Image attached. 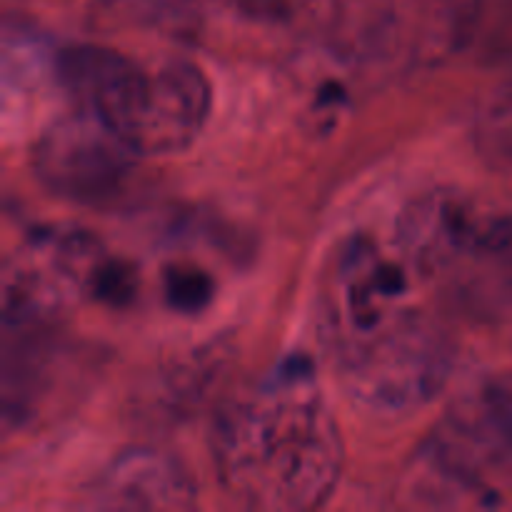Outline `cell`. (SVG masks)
<instances>
[{
	"instance_id": "cell-1",
	"label": "cell",
	"mask_w": 512,
	"mask_h": 512,
	"mask_svg": "<svg viewBox=\"0 0 512 512\" xmlns=\"http://www.w3.org/2000/svg\"><path fill=\"white\" fill-rule=\"evenodd\" d=\"M213 460L230 498L255 510H315L343 475L345 445L305 360H290L215 418Z\"/></svg>"
},
{
	"instance_id": "cell-2",
	"label": "cell",
	"mask_w": 512,
	"mask_h": 512,
	"mask_svg": "<svg viewBox=\"0 0 512 512\" xmlns=\"http://www.w3.org/2000/svg\"><path fill=\"white\" fill-rule=\"evenodd\" d=\"M455 370V345L435 320L408 310L338 345V380L358 408L405 415L433 403Z\"/></svg>"
},
{
	"instance_id": "cell-3",
	"label": "cell",
	"mask_w": 512,
	"mask_h": 512,
	"mask_svg": "<svg viewBox=\"0 0 512 512\" xmlns=\"http://www.w3.org/2000/svg\"><path fill=\"white\" fill-rule=\"evenodd\" d=\"M512 465V370L475 380L445 408L418 450V495L485 505V480Z\"/></svg>"
},
{
	"instance_id": "cell-4",
	"label": "cell",
	"mask_w": 512,
	"mask_h": 512,
	"mask_svg": "<svg viewBox=\"0 0 512 512\" xmlns=\"http://www.w3.org/2000/svg\"><path fill=\"white\" fill-rule=\"evenodd\" d=\"M55 73L75 108L115 130L145 158L163 103V70H148L108 45L80 43L60 50Z\"/></svg>"
},
{
	"instance_id": "cell-5",
	"label": "cell",
	"mask_w": 512,
	"mask_h": 512,
	"mask_svg": "<svg viewBox=\"0 0 512 512\" xmlns=\"http://www.w3.org/2000/svg\"><path fill=\"white\" fill-rule=\"evenodd\" d=\"M140 155L93 115L50 123L33 145V170L58 198L78 205H108L125 193Z\"/></svg>"
},
{
	"instance_id": "cell-6",
	"label": "cell",
	"mask_w": 512,
	"mask_h": 512,
	"mask_svg": "<svg viewBox=\"0 0 512 512\" xmlns=\"http://www.w3.org/2000/svg\"><path fill=\"white\" fill-rule=\"evenodd\" d=\"M485 215L458 193H425L405 208L398 223L403 258L423 273H440L460 260H478L493 230Z\"/></svg>"
},
{
	"instance_id": "cell-7",
	"label": "cell",
	"mask_w": 512,
	"mask_h": 512,
	"mask_svg": "<svg viewBox=\"0 0 512 512\" xmlns=\"http://www.w3.org/2000/svg\"><path fill=\"white\" fill-rule=\"evenodd\" d=\"M405 293V270L380 253L373 240L358 238L345 245L335 265V298L330 305L335 345L370 333L403 313L400 300Z\"/></svg>"
},
{
	"instance_id": "cell-8",
	"label": "cell",
	"mask_w": 512,
	"mask_h": 512,
	"mask_svg": "<svg viewBox=\"0 0 512 512\" xmlns=\"http://www.w3.org/2000/svg\"><path fill=\"white\" fill-rule=\"evenodd\" d=\"M90 503L105 510H188L195 483L173 455L155 448H130L115 455L88 490Z\"/></svg>"
},
{
	"instance_id": "cell-9",
	"label": "cell",
	"mask_w": 512,
	"mask_h": 512,
	"mask_svg": "<svg viewBox=\"0 0 512 512\" xmlns=\"http://www.w3.org/2000/svg\"><path fill=\"white\" fill-rule=\"evenodd\" d=\"M473 143L490 168L512 173V75L480 100L473 118Z\"/></svg>"
},
{
	"instance_id": "cell-10",
	"label": "cell",
	"mask_w": 512,
	"mask_h": 512,
	"mask_svg": "<svg viewBox=\"0 0 512 512\" xmlns=\"http://www.w3.org/2000/svg\"><path fill=\"white\" fill-rule=\"evenodd\" d=\"M88 8L145 28H185L193 20L195 0H83Z\"/></svg>"
},
{
	"instance_id": "cell-11",
	"label": "cell",
	"mask_w": 512,
	"mask_h": 512,
	"mask_svg": "<svg viewBox=\"0 0 512 512\" xmlns=\"http://www.w3.org/2000/svg\"><path fill=\"white\" fill-rule=\"evenodd\" d=\"M165 303L183 315H195L215 298V280L195 265H168L163 273Z\"/></svg>"
},
{
	"instance_id": "cell-12",
	"label": "cell",
	"mask_w": 512,
	"mask_h": 512,
	"mask_svg": "<svg viewBox=\"0 0 512 512\" xmlns=\"http://www.w3.org/2000/svg\"><path fill=\"white\" fill-rule=\"evenodd\" d=\"M245 10H250V13H258L260 18H265V15H273V18H278L280 15V0H243Z\"/></svg>"
}]
</instances>
